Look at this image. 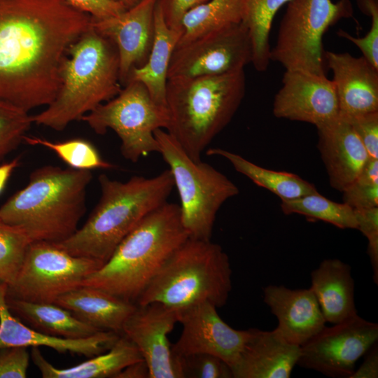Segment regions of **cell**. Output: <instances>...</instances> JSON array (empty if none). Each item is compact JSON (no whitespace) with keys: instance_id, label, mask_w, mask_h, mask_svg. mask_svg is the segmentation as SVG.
Returning a JSON list of instances; mask_svg holds the SVG:
<instances>
[{"instance_id":"7dc6e473","label":"cell","mask_w":378,"mask_h":378,"mask_svg":"<svg viewBox=\"0 0 378 378\" xmlns=\"http://www.w3.org/2000/svg\"><path fill=\"white\" fill-rule=\"evenodd\" d=\"M3 284H1V283H0V287H1Z\"/></svg>"},{"instance_id":"9c48e42d","label":"cell","mask_w":378,"mask_h":378,"mask_svg":"<svg viewBox=\"0 0 378 378\" xmlns=\"http://www.w3.org/2000/svg\"><path fill=\"white\" fill-rule=\"evenodd\" d=\"M353 16L351 0H291L280 23L270 60L286 70L326 75L322 38L341 19Z\"/></svg>"},{"instance_id":"ba28073f","label":"cell","mask_w":378,"mask_h":378,"mask_svg":"<svg viewBox=\"0 0 378 378\" xmlns=\"http://www.w3.org/2000/svg\"><path fill=\"white\" fill-rule=\"evenodd\" d=\"M154 135L178 190L181 221L189 237L211 240L218 210L238 195L239 188L211 165L192 160L167 131L158 129Z\"/></svg>"},{"instance_id":"f1b7e54d","label":"cell","mask_w":378,"mask_h":378,"mask_svg":"<svg viewBox=\"0 0 378 378\" xmlns=\"http://www.w3.org/2000/svg\"><path fill=\"white\" fill-rule=\"evenodd\" d=\"M244 0H208L183 17L181 46L205 34L242 22Z\"/></svg>"},{"instance_id":"4316f807","label":"cell","mask_w":378,"mask_h":378,"mask_svg":"<svg viewBox=\"0 0 378 378\" xmlns=\"http://www.w3.org/2000/svg\"><path fill=\"white\" fill-rule=\"evenodd\" d=\"M6 298L13 314L44 334L66 339H82L103 331L78 319L69 311L55 303Z\"/></svg>"},{"instance_id":"8992f818","label":"cell","mask_w":378,"mask_h":378,"mask_svg":"<svg viewBox=\"0 0 378 378\" xmlns=\"http://www.w3.org/2000/svg\"><path fill=\"white\" fill-rule=\"evenodd\" d=\"M246 91L244 70L167 79V132L194 161L231 121Z\"/></svg>"},{"instance_id":"836d02e7","label":"cell","mask_w":378,"mask_h":378,"mask_svg":"<svg viewBox=\"0 0 378 378\" xmlns=\"http://www.w3.org/2000/svg\"><path fill=\"white\" fill-rule=\"evenodd\" d=\"M32 123L29 112L0 100V160L23 141Z\"/></svg>"},{"instance_id":"2e32d148","label":"cell","mask_w":378,"mask_h":378,"mask_svg":"<svg viewBox=\"0 0 378 378\" xmlns=\"http://www.w3.org/2000/svg\"><path fill=\"white\" fill-rule=\"evenodd\" d=\"M178 322V310L160 302L137 304L125 322L122 335L138 349L149 378H177L168 335Z\"/></svg>"},{"instance_id":"74e56055","label":"cell","mask_w":378,"mask_h":378,"mask_svg":"<svg viewBox=\"0 0 378 378\" xmlns=\"http://www.w3.org/2000/svg\"><path fill=\"white\" fill-rule=\"evenodd\" d=\"M343 116L352 126L369 157L378 159V111Z\"/></svg>"},{"instance_id":"d6986e66","label":"cell","mask_w":378,"mask_h":378,"mask_svg":"<svg viewBox=\"0 0 378 378\" xmlns=\"http://www.w3.org/2000/svg\"><path fill=\"white\" fill-rule=\"evenodd\" d=\"M316 128L317 146L330 185L342 192L358 177L370 157L348 120L340 113Z\"/></svg>"},{"instance_id":"3957f363","label":"cell","mask_w":378,"mask_h":378,"mask_svg":"<svg viewBox=\"0 0 378 378\" xmlns=\"http://www.w3.org/2000/svg\"><path fill=\"white\" fill-rule=\"evenodd\" d=\"M188 237L180 206L167 202L142 219L80 286L98 288L136 304L165 262Z\"/></svg>"},{"instance_id":"ac0fdd59","label":"cell","mask_w":378,"mask_h":378,"mask_svg":"<svg viewBox=\"0 0 378 378\" xmlns=\"http://www.w3.org/2000/svg\"><path fill=\"white\" fill-rule=\"evenodd\" d=\"M332 71L340 114L353 116L378 111V69L363 56L326 51Z\"/></svg>"},{"instance_id":"8d00e7d4","label":"cell","mask_w":378,"mask_h":378,"mask_svg":"<svg viewBox=\"0 0 378 378\" xmlns=\"http://www.w3.org/2000/svg\"><path fill=\"white\" fill-rule=\"evenodd\" d=\"M360 8L371 18V27L364 37L358 38L344 30L337 31L339 36L355 44L363 56L378 69V3L377 0H358Z\"/></svg>"},{"instance_id":"603a6c76","label":"cell","mask_w":378,"mask_h":378,"mask_svg":"<svg viewBox=\"0 0 378 378\" xmlns=\"http://www.w3.org/2000/svg\"><path fill=\"white\" fill-rule=\"evenodd\" d=\"M55 304L100 330L122 334L123 325L136 304L90 286H79L59 298Z\"/></svg>"},{"instance_id":"f6af8a7d","label":"cell","mask_w":378,"mask_h":378,"mask_svg":"<svg viewBox=\"0 0 378 378\" xmlns=\"http://www.w3.org/2000/svg\"><path fill=\"white\" fill-rule=\"evenodd\" d=\"M20 162V158H15L10 162L0 165V193L4 190L12 173L19 166Z\"/></svg>"},{"instance_id":"f35d334b","label":"cell","mask_w":378,"mask_h":378,"mask_svg":"<svg viewBox=\"0 0 378 378\" xmlns=\"http://www.w3.org/2000/svg\"><path fill=\"white\" fill-rule=\"evenodd\" d=\"M26 347L0 349V378H24L30 355Z\"/></svg>"},{"instance_id":"83f0119b","label":"cell","mask_w":378,"mask_h":378,"mask_svg":"<svg viewBox=\"0 0 378 378\" xmlns=\"http://www.w3.org/2000/svg\"><path fill=\"white\" fill-rule=\"evenodd\" d=\"M206 153L225 158L237 172L255 185L271 191L281 200H293L318 192L314 185L296 174L265 169L227 150L213 148L207 150Z\"/></svg>"},{"instance_id":"ab89813d","label":"cell","mask_w":378,"mask_h":378,"mask_svg":"<svg viewBox=\"0 0 378 378\" xmlns=\"http://www.w3.org/2000/svg\"><path fill=\"white\" fill-rule=\"evenodd\" d=\"M208 0H158L167 25L175 29H182L181 22L184 15Z\"/></svg>"},{"instance_id":"d4e9b609","label":"cell","mask_w":378,"mask_h":378,"mask_svg":"<svg viewBox=\"0 0 378 378\" xmlns=\"http://www.w3.org/2000/svg\"><path fill=\"white\" fill-rule=\"evenodd\" d=\"M30 357L43 378H115L127 365L144 360L136 346L122 334L108 351L68 368L53 366L38 347L31 348Z\"/></svg>"},{"instance_id":"4dcf8cb0","label":"cell","mask_w":378,"mask_h":378,"mask_svg":"<svg viewBox=\"0 0 378 378\" xmlns=\"http://www.w3.org/2000/svg\"><path fill=\"white\" fill-rule=\"evenodd\" d=\"M285 214H298L329 223L340 229H356L354 209L345 203L333 202L318 193L281 200Z\"/></svg>"},{"instance_id":"277c9868","label":"cell","mask_w":378,"mask_h":378,"mask_svg":"<svg viewBox=\"0 0 378 378\" xmlns=\"http://www.w3.org/2000/svg\"><path fill=\"white\" fill-rule=\"evenodd\" d=\"M91 170L46 165L0 206V219L23 229L31 242L59 243L78 229Z\"/></svg>"},{"instance_id":"ee69618b","label":"cell","mask_w":378,"mask_h":378,"mask_svg":"<svg viewBox=\"0 0 378 378\" xmlns=\"http://www.w3.org/2000/svg\"><path fill=\"white\" fill-rule=\"evenodd\" d=\"M148 368L144 360L132 363L120 372L115 378H149Z\"/></svg>"},{"instance_id":"b9f144b4","label":"cell","mask_w":378,"mask_h":378,"mask_svg":"<svg viewBox=\"0 0 378 378\" xmlns=\"http://www.w3.org/2000/svg\"><path fill=\"white\" fill-rule=\"evenodd\" d=\"M358 230L368 241L378 240V206L354 209Z\"/></svg>"},{"instance_id":"5b68a950","label":"cell","mask_w":378,"mask_h":378,"mask_svg":"<svg viewBox=\"0 0 378 378\" xmlns=\"http://www.w3.org/2000/svg\"><path fill=\"white\" fill-rule=\"evenodd\" d=\"M54 100L31 115L33 123L56 131L115 97L122 90L115 44L92 25L69 47L59 70Z\"/></svg>"},{"instance_id":"4fadbf2b","label":"cell","mask_w":378,"mask_h":378,"mask_svg":"<svg viewBox=\"0 0 378 378\" xmlns=\"http://www.w3.org/2000/svg\"><path fill=\"white\" fill-rule=\"evenodd\" d=\"M378 325L358 314L325 326L300 346L297 365L332 378H350L356 361L377 342Z\"/></svg>"},{"instance_id":"6da1fadb","label":"cell","mask_w":378,"mask_h":378,"mask_svg":"<svg viewBox=\"0 0 378 378\" xmlns=\"http://www.w3.org/2000/svg\"><path fill=\"white\" fill-rule=\"evenodd\" d=\"M91 22L65 0H0V100L27 112L49 105L62 60Z\"/></svg>"},{"instance_id":"30bf717a","label":"cell","mask_w":378,"mask_h":378,"mask_svg":"<svg viewBox=\"0 0 378 378\" xmlns=\"http://www.w3.org/2000/svg\"><path fill=\"white\" fill-rule=\"evenodd\" d=\"M86 122L97 134L108 129L120 140L122 156L132 162L150 153H159L154 132L167 128L169 122L165 106L157 104L140 82L130 80L111 99L84 115Z\"/></svg>"},{"instance_id":"e575fe53","label":"cell","mask_w":378,"mask_h":378,"mask_svg":"<svg viewBox=\"0 0 378 378\" xmlns=\"http://www.w3.org/2000/svg\"><path fill=\"white\" fill-rule=\"evenodd\" d=\"M177 378H232L228 364L209 354L172 356Z\"/></svg>"},{"instance_id":"ffe728a7","label":"cell","mask_w":378,"mask_h":378,"mask_svg":"<svg viewBox=\"0 0 378 378\" xmlns=\"http://www.w3.org/2000/svg\"><path fill=\"white\" fill-rule=\"evenodd\" d=\"M239 356L231 368L232 378H288L297 365L300 346L287 342L275 328H250Z\"/></svg>"},{"instance_id":"8fae6325","label":"cell","mask_w":378,"mask_h":378,"mask_svg":"<svg viewBox=\"0 0 378 378\" xmlns=\"http://www.w3.org/2000/svg\"><path fill=\"white\" fill-rule=\"evenodd\" d=\"M103 264L74 255L55 243L31 242L6 298L33 302L54 303L57 298L79 286Z\"/></svg>"},{"instance_id":"f546056e","label":"cell","mask_w":378,"mask_h":378,"mask_svg":"<svg viewBox=\"0 0 378 378\" xmlns=\"http://www.w3.org/2000/svg\"><path fill=\"white\" fill-rule=\"evenodd\" d=\"M291 0H244L242 22L247 27L253 46L252 64L258 71L267 69L270 61V33L273 19Z\"/></svg>"},{"instance_id":"d6a6232c","label":"cell","mask_w":378,"mask_h":378,"mask_svg":"<svg viewBox=\"0 0 378 378\" xmlns=\"http://www.w3.org/2000/svg\"><path fill=\"white\" fill-rule=\"evenodd\" d=\"M31 243L21 227L0 219V283L9 286L15 280Z\"/></svg>"},{"instance_id":"d590c367","label":"cell","mask_w":378,"mask_h":378,"mask_svg":"<svg viewBox=\"0 0 378 378\" xmlns=\"http://www.w3.org/2000/svg\"><path fill=\"white\" fill-rule=\"evenodd\" d=\"M342 192L343 202L353 209L378 206V159L370 158L358 177Z\"/></svg>"},{"instance_id":"bcb514c9","label":"cell","mask_w":378,"mask_h":378,"mask_svg":"<svg viewBox=\"0 0 378 378\" xmlns=\"http://www.w3.org/2000/svg\"><path fill=\"white\" fill-rule=\"evenodd\" d=\"M111 1L120 4L127 10L136 6L137 4H139L144 0H111Z\"/></svg>"},{"instance_id":"52a82bcc","label":"cell","mask_w":378,"mask_h":378,"mask_svg":"<svg viewBox=\"0 0 378 378\" xmlns=\"http://www.w3.org/2000/svg\"><path fill=\"white\" fill-rule=\"evenodd\" d=\"M229 257L211 240L188 237L168 258L138 298L176 309L208 302L224 306L232 290Z\"/></svg>"},{"instance_id":"44dd1931","label":"cell","mask_w":378,"mask_h":378,"mask_svg":"<svg viewBox=\"0 0 378 378\" xmlns=\"http://www.w3.org/2000/svg\"><path fill=\"white\" fill-rule=\"evenodd\" d=\"M6 285L0 287V349L46 346L59 354L70 353L90 358L108 351L120 335L107 330L82 339H66L44 334L13 316L6 304Z\"/></svg>"},{"instance_id":"1f68e13d","label":"cell","mask_w":378,"mask_h":378,"mask_svg":"<svg viewBox=\"0 0 378 378\" xmlns=\"http://www.w3.org/2000/svg\"><path fill=\"white\" fill-rule=\"evenodd\" d=\"M23 141L31 146H41L52 150L69 167L76 169H110L115 167L104 160L97 149L90 141L83 139H73L53 142L37 137L24 136Z\"/></svg>"},{"instance_id":"cb8c5ba5","label":"cell","mask_w":378,"mask_h":378,"mask_svg":"<svg viewBox=\"0 0 378 378\" xmlns=\"http://www.w3.org/2000/svg\"><path fill=\"white\" fill-rule=\"evenodd\" d=\"M351 267L337 258L323 260L311 273V289L326 322L332 324L357 314Z\"/></svg>"},{"instance_id":"7c38bea8","label":"cell","mask_w":378,"mask_h":378,"mask_svg":"<svg viewBox=\"0 0 378 378\" xmlns=\"http://www.w3.org/2000/svg\"><path fill=\"white\" fill-rule=\"evenodd\" d=\"M253 46L243 22L212 31L178 46L168 78L221 75L244 70L252 62Z\"/></svg>"},{"instance_id":"7402d4cb","label":"cell","mask_w":378,"mask_h":378,"mask_svg":"<svg viewBox=\"0 0 378 378\" xmlns=\"http://www.w3.org/2000/svg\"><path fill=\"white\" fill-rule=\"evenodd\" d=\"M263 300L277 318L276 329L289 343L300 346L326 326L311 288L269 285L263 288Z\"/></svg>"},{"instance_id":"484cf974","label":"cell","mask_w":378,"mask_h":378,"mask_svg":"<svg viewBox=\"0 0 378 378\" xmlns=\"http://www.w3.org/2000/svg\"><path fill=\"white\" fill-rule=\"evenodd\" d=\"M182 33V29H172L167 25L157 1L154 38L148 57L144 65L132 70L127 81L136 80L141 83L153 99L165 107L169 63Z\"/></svg>"},{"instance_id":"7bdbcfd3","label":"cell","mask_w":378,"mask_h":378,"mask_svg":"<svg viewBox=\"0 0 378 378\" xmlns=\"http://www.w3.org/2000/svg\"><path fill=\"white\" fill-rule=\"evenodd\" d=\"M365 359L358 370H355L350 378L378 377V347L374 343L365 354Z\"/></svg>"},{"instance_id":"7a4b0ae2","label":"cell","mask_w":378,"mask_h":378,"mask_svg":"<svg viewBox=\"0 0 378 378\" xmlns=\"http://www.w3.org/2000/svg\"><path fill=\"white\" fill-rule=\"evenodd\" d=\"M98 181L101 197L88 219L70 237L55 244L74 255L104 265L142 219L167 202L174 183L169 169L153 177L134 176L124 182L102 174Z\"/></svg>"},{"instance_id":"5bb4252c","label":"cell","mask_w":378,"mask_h":378,"mask_svg":"<svg viewBox=\"0 0 378 378\" xmlns=\"http://www.w3.org/2000/svg\"><path fill=\"white\" fill-rule=\"evenodd\" d=\"M182 332L171 346L172 356L209 354L226 362L230 368L237 361L250 330H236L218 315L217 307L204 302L178 310Z\"/></svg>"},{"instance_id":"e0dca14e","label":"cell","mask_w":378,"mask_h":378,"mask_svg":"<svg viewBox=\"0 0 378 378\" xmlns=\"http://www.w3.org/2000/svg\"><path fill=\"white\" fill-rule=\"evenodd\" d=\"M158 0H144L122 13L102 19L92 18V27L115 46L120 66V82L125 86L135 68L146 62L155 34Z\"/></svg>"},{"instance_id":"9a60e30c","label":"cell","mask_w":378,"mask_h":378,"mask_svg":"<svg viewBox=\"0 0 378 378\" xmlns=\"http://www.w3.org/2000/svg\"><path fill=\"white\" fill-rule=\"evenodd\" d=\"M273 114L279 118L309 122L318 127L339 115L332 80L326 75L286 70L276 94Z\"/></svg>"},{"instance_id":"60d3db41","label":"cell","mask_w":378,"mask_h":378,"mask_svg":"<svg viewBox=\"0 0 378 378\" xmlns=\"http://www.w3.org/2000/svg\"><path fill=\"white\" fill-rule=\"evenodd\" d=\"M74 8L83 11L94 19L117 15L126 9L111 0H65Z\"/></svg>"}]
</instances>
